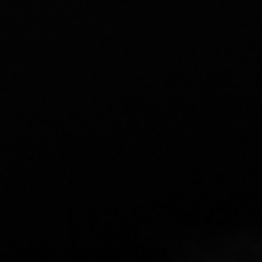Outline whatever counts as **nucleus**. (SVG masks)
<instances>
[]
</instances>
